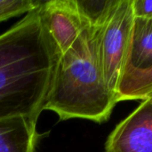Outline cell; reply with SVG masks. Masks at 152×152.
<instances>
[{
  "instance_id": "1",
  "label": "cell",
  "mask_w": 152,
  "mask_h": 152,
  "mask_svg": "<svg viewBox=\"0 0 152 152\" xmlns=\"http://www.w3.org/2000/svg\"><path fill=\"white\" fill-rule=\"evenodd\" d=\"M60 55L41 5L0 35V119L37 121Z\"/></svg>"
},
{
  "instance_id": "2",
  "label": "cell",
  "mask_w": 152,
  "mask_h": 152,
  "mask_svg": "<svg viewBox=\"0 0 152 152\" xmlns=\"http://www.w3.org/2000/svg\"><path fill=\"white\" fill-rule=\"evenodd\" d=\"M98 30L86 27L57 61L44 110L53 111L60 120L83 118L102 123L118 103L102 74Z\"/></svg>"
},
{
  "instance_id": "3",
  "label": "cell",
  "mask_w": 152,
  "mask_h": 152,
  "mask_svg": "<svg viewBox=\"0 0 152 152\" xmlns=\"http://www.w3.org/2000/svg\"><path fill=\"white\" fill-rule=\"evenodd\" d=\"M134 20L132 0H119L98 30V54L102 74L116 99L128 61Z\"/></svg>"
},
{
  "instance_id": "4",
  "label": "cell",
  "mask_w": 152,
  "mask_h": 152,
  "mask_svg": "<svg viewBox=\"0 0 152 152\" xmlns=\"http://www.w3.org/2000/svg\"><path fill=\"white\" fill-rule=\"evenodd\" d=\"M106 152H152V104L148 100L122 120L109 135Z\"/></svg>"
},
{
  "instance_id": "5",
  "label": "cell",
  "mask_w": 152,
  "mask_h": 152,
  "mask_svg": "<svg viewBox=\"0 0 152 152\" xmlns=\"http://www.w3.org/2000/svg\"><path fill=\"white\" fill-rule=\"evenodd\" d=\"M45 27L60 54L67 52L86 28L76 0H50L42 3Z\"/></svg>"
},
{
  "instance_id": "6",
  "label": "cell",
  "mask_w": 152,
  "mask_h": 152,
  "mask_svg": "<svg viewBox=\"0 0 152 152\" xmlns=\"http://www.w3.org/2000/svg\"><path fill=\"white\" fill-rule=\"evenodd\" d=\"M37 120L28 117L0 119V152H35Z\"/></svg>"
},
{
  "instance_id": "7",
  "label": "cell",
  "mask_w": 152,
  "mask_h": 152,
  "mask_svg": "<svg viewBox=\"0 0 152 152\" xmlns=\"http://www.w3.org/2000/svg\"><path fill=\"white\" fill-rule=\"evenodd\" d=\"M152 67V19L135 18L126 70ZM124 75V74H123Z\"/></svg>"
},
{
  "instance_id": "8",
  "label": "cell",
  "mask_w": 152,
  "mask_h": 152,
  "mask_svg": "<svg viewBox=\"0 0 152 152\" xmlns=\"http://www.w3.org/2000/svg\"><path fill=\"white\" fill-rule=\"evenodd\" d=\"M152 93V67L124 72L117 92V102L144 101Z\"/></svg>"
},
{
  "instance_id": "9",
  "label": "cell",
  "mask_w": 152,
  "mask_h": 152,
  "mask_svg": "<svg viewBox=\"0 0 152 152\" xmlns=\"http://www.w3.org/2000/svg\"><path fill=\"white\" fill-rule=\"evenodd\" d=\"M119 0H76L77 11L86 27L101 28Z\"/></svg>"
},
{
  "instance_id": "10",
  "label": "cell",
  "mask_w": 152,
  "mask_h": 152,
  "mask_svg": "<svg viewBox=\"0 0 152 152\" xmlns=\"http://www.w3.org/2000/svg\"><path fill=\"white\" fill-rule=\"evenodd\" d=\"M43 1L38 0H0V22L37 9Z\"/></svg>"
},
{
  "instance_id": "11",
  "label": "cell",
  "mask_w": 152,
  "mask_h": 152,
  "mask_svg": "<svg viewBox=\"0 0 152 152\" xmlns=\"http://www.w3.org/2000/svg\"><path fill=\"white\" fill-rule=\"evenodd\" d=\"M135 18L152 19V0H132Z\"/></svg>"
},
{
  "instance_id": "12",
  "label": "cell",
  "mask_w": 152,
  "mask_h": 152,
  "mask_svg": "<svg viewBox=\"0 0 152 152\" xmlns=\"http://www.w3.org/2000/svg\"><path fill=\"white\" fill-rule=\"evenodd\" d=\"M145 100H148V101H150L152 104V93L151 94H150V95H149V96H148V97H147V98H146V99H145Z\"/></svg>"
}]
</instances>
